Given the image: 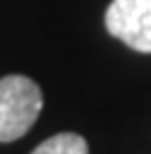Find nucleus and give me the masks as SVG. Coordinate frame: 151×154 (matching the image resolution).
Instances as JSON below:
<instances>
[{"label": "nucleus", "instance_id": "obj_2", "mask_svg": "<svg viewBox=\"0 0 151 154\" xmlns=\"http://www.w3.org/2000/svg\"><path fill=\"white\" fill-rule=\"evenodd\" d=\"M105 29L132 51L151 53V0H113L105 10Z\"/></svg>", "mask_w": 151, "mask_h": 154}, {"label": "nucleus", "instance_id": "obj_3", "mask_svg": "<svg viewBox=\"0 0 151 154\" xmlns=\"http://www.w3.org/2000/svg\"><path fill=\"white\" fill-rule=\"evenodd\" d=\"M31 154H89V144L77 132H60L41 142Z\"/></svg>", "mask_w": 151, "mask_h": 154}, {"label": "nucleus", "instance_id": "obj_1", "mask_svg": "<svg viewBox=\"0 0 151 154\" xmlns=\"http://www.w3.org/2000/svg\"><path fill=\"white\" fill-rule=\"evenodd\" d=\"M43 108L41 87L24 75L0 79V142H14L31 130Z\"/></svg>", "mask_w": 151, "mask_h": 154}]
</instances>
